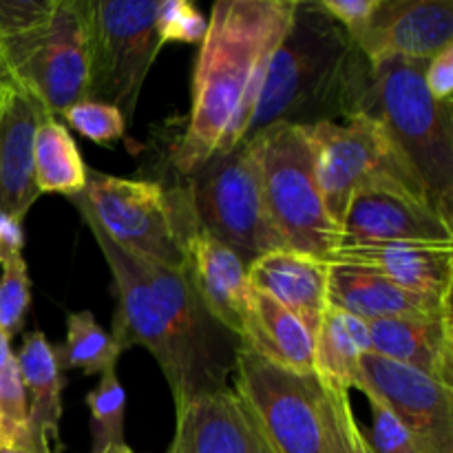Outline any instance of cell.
<instances>
[{"label": "cell", "instance_id": "cell-6", "mask_svg": "<svg viewBox=\"0 0 453 453\" xmlns=\"http://www.w3.org/2000/svg\"><path fill=\"white\" fill-rule=\"evenodd\" d=\"M259 168L261 193L270 224L283 248L327 261L341 242L314 171V150L308 128L277 124L248 142Z\"/></svg>", "mask_w": 453, "mask_h": 453}, {"label": "cell", "instance_id": "cell-12", "mask_svg": "<svg viewBox=\"0 0 453 453\" xmlns=\"http://www.w3.org/2000/svg\"><path fill=\"white\" fill-rule=\"evenodd\" d=\"M358 389H370L392 407L418 453H453V388L367 354Z\"/></svg>", "mask_w": 453, "mask_h": 453}, {"label": "cell", "instance_id": "cell-13", "mask_svg": "<svg viewBox=\"0 0 453 453\" xmlns=\"http://www.w3.org/2000/svg\"><path fill=\"white\" fill-rule=\"evenodd\" d=\"M394 242L453 243V224L423 195L403 186L358 188L345 208L339 246Z\"/></svg>", "mask_w": 453, "mask_h": 453}, {"label": "cell", "instance_id": "cell-17", "mask_svg": "<svg viewBox=\"0 0 453 453\" xmlns=\"http://www.w3.org/2000/svg\"><path fill=\"white\" fill-rule=\"evenodd\" d=\"M186 274L208 314L242 341L252 292L242 257L199 228L186 246Z\"/></svg>", "mask_w": 453, "mask_h": 453}, {"label": "cell", "instance_id": "cell-14", "mask_svg": "<svg viewBox=\"0 0 453 453\" xmlns=\"http://www.w3.org/2000/svg\"><path fill=\"white\" fill-rule=\"evenodd\" d=\"M354 42L370 65L388 58L429 62L453 44V0H379Z\"/></svg>", "mask_w": 453, "mask_h": 453}, {"label": "cell", "instance_id": "cell-22", "mask_svg": "<svg viewBox=\"0 0 453 453\" xmlns=\"http://www.w3.org/2000/svg\"><path fill=\"white\" fill-rule=\"evenodd\" d=\"M242 345L283 370L314 374V336L290 310L259 290L250 292Z\"/></svg>", "mask_w": 453, "mask_h": 453}, {"label": "cell", "instance_id": "cell-38", "mask_svg": "<svg viewBox=\"0 0 453 453\" xmlns=\"http://www.w3.org/2000/svg\"><path fill=\"white\" fill-rule=\"evenodd\" d=\"M12 84H16V82H13V75H12V71H9L7 60H4L3 47H0V88L12 87Z\"/></svg>", "mask_w": 453, "mask_h": 453}, {"label": "cell", "instance_id": "cell-25", "mask_svg": "<svg viewBox=\"0 0 453 453\" xmlns=\"http://www.w3.org/2000/svg\"><path fill=\"white\" fill-rule=\"evenodd\" d=\"M34 166L40 195L58 193L73 197L87 186L88 166L84 164L69 128L53 115H47L35 131Z\"/></svg>", "mask_w": 453, "mask_h": 453}, {"label": "cell", "instance_id": "cell-5", "mask_svg": "<svg viewBox=\"0 0 453 453\" xmlns=\"http://www.w3.org/2000/svg\"><path fill=\"white\" fill-rule=\"evenodd\" d=\"M78 202L102 233L122 250L168 270H186V246L197 233L186 186L166 188L155 180L87 171Z\"/></svg>", "mask_w": 453, "mask_h": 453}, {"label": "cell", "instance_id": "cell-40", "mask_svg": "<svg viewBox=\"0 0 453 453\" xmlns=\"http://www.w3.org/2000/svg\"><path fill=\"white\" fill-rule=\"evenodd\" d=\"M0 453H49V451H35V449H7V447H0Z\"/></svg>", "mask_w": 453, "mask_h": 453}, {"label": "cell", "instance_id": "cell-33", "mask_svg": "<svg viewBox=\"0 0 453 453\" xmlns=\"http://www.w3.org/2000/svg\"><path fill=\"white\" fill-rule=\"evenodd\" d=\"M157 35L162 47L166 42H202L206 35L208 20L193 3L186 0H159Z\"/></svg>", "mask_w": 453, "mask_h": 453}, {"label": "cell", "instance_id": "cell-20", "mask_svg": "<svg viewBox=\"0 0 453 453\" xmlns=\"http://www.w3.org/2000/svg\"><path fill=\"white\" fill-rule=\"evenodd\" d=\"M330 264L292 250H273L248 265L252 290L273 296L290 310L317 339L327 305Z\"/></svg>", "mask_w": 453, "mask_h": 453}, {"label": "cell", "instance_id": "cell-4", "mask_svg": "<svg viewBox=\"0 0 453 453\" xmlns=\"http://www.w3.org/2000/svg\"><path fill=\"white\" fill-rule=\"evenodd\" d=\"M425 65L405 58L374 62L365 115L383 127L434 208L453 224V113L451 104L429 96Z\"/></svg>", "mask_w": 453, "mask_h": 453}, {"label": "cell", "instance_id": "cell-10", "mask_svg": "<svg viewBox=\"0 0 453 453\" xmlns=\"http://www.w3.org/2000/svg\"><path fill=\"white\" fill-rule=\"evenodd\" d=\"M159 0H93L88 100L135 118L142 87L157 58Z\"/></svg>", "mask_w": 453, "mask_h": 453}, {"label": "cell", "instance_id": "cell-28", "mask_svg": "<svg viewBox=\"0 0 453 453\" xmlns=\"http://www.w3.org/2000/svg\"><path fill=\"white\" fill-rule=\"evenodd\" d=\"M58 0H0V47L9 71L47 31Z\"/></svg>", "mask_w": 453, "mask_h": 453}, {"label": "cell", "instance_id": "cell-19", "mask_svg": "<svg viewBox=\"0 0 453 453\" xmlns=\"http://www.w3.org/2000/svg\"><path fill=\"white\" fill-rule=\"evenodd\" d=\"M175 414L166 453H268L230 389L190 398Z\"/></svg>", "mask_w": 453, "mask_h": 453}, {"label": "cell", "instance_id": "cell-36", "mask_svg": "<svg viewBox=\"0 0 453 453\" xmlns=\"http://www.w3.org/2000/svg\"><path fill=\"white\" fill-rule=\"evenodd\" d=\"M425 84L429 96L441 104H451L453 97V44L442 49L425 65Z\"/></svg>", "mask_w": 453, "mask_h": 453}, {"label": "cell", "instance_id": "cell-11", "mask_svg": "<svg viewBox=\"0 0 453 453\" xmlns=\"http://www.w3.org/2000/svg\"><path fill=\"white\" fill-rule=\"evenodd\" d=\"M91 9L93 0H58L47 31L12 69L13 82L53 118L88 100Z\"/></svg>", "mask_w": 453, "mask_h": 453}, {"label": "cell", "instance_id": "cell-1", "mask_svg": "<svg viewBox=\"0 0 453 453\" xmlns=\"http://www.w3.org/2000/svg\"><path fill=\"white\" fill-rule=\"evenodd\" d=\"M71 203L113 274L118 308L111 336L118 348L142 345L153 354L175 407L228 389L242 341L208 314L186 270H168L122 250L78 202Z\"/></svg>", "mask_w": 453, "mask_h": 453}, {"label": "cell", "instance_id": "cell-39", "mask_svg": "<svg viewBox=\"0 0 453 453\" xmlns=\"http://www.w3.org/2000/svg\"><path fill=\"white\" fill-rule=\"evenodd\" d=\"M102 453H135L131 449V447L127 445V442H124V445H113V447H109V449H104Z\"/></svg>", "mask_w": 453, "mask_h": 453}, {"label": "cell", "instance_id": "cell-35", "mask_svg": "<svg viewBox=\"0 0 453 453\" xmlns=\"http://www.w3.org/2000/svg\"><path fill=\"white\" fill-rule=\"evenodd\" d=\"M319 4L332 20L348 31L349 38L357 40L374 16L379 0H319Z\"/></svg>", "mask_w": 453, "mask_h": 453}, {"label": "cell", "instance_id": "cell-18", "mask_svg": "<svg viewBox=\"0 0 453 453\" xmlns=\"http://www.w3.org/2000/svg\"><path fill=\"white\" fill-rule=\"evenodd\" d=\"M327 305L372 323L380 319H434L451 314V299L416 295L374 270L330 264Z\"/></svg>", "mask_w": 453, "mask_h": 453}, {"label": "cell", "instance_id": "cell-37", "mask_svg": "<svg viewBox=\"0 0 453 453\" xmlns=\"http://www.w3.org/2000/svg\"><path fill=\"white\" fill-rule=\"evenodd\" d=\"M22 243H25L22 224L0 215V261L13 252H22Z\"/></svg>", "mask_w": 453, "mask_h": 453}, {"label": "cell", "instance_id": "cell-21", "mask_svg": "<svg viewBox=\"0 0 453 453\" xmlns=\"http://www.w3.org/2000/svg\"><path fill=\"white\" fill-rule=\"evenodd\" d=\"M370 354L411 367L453 388V314L434 319H380L367 323Z\"/></svg>", "mask_w": 453, "mask_h": 453}, {"label": "cell", "instance_id": "cell-23", "mask_svg": "<svg viewBox=\"0 0 453 453\" xmlns=\"http://www.w3.org/2000/svg\"><path fill=\"white\" fill-rule=\"evenodd\" d=\"M22 388L29 410V432L34 445L42 451H51V445L60 453V418H62V370L56 348L42 332L34 330L22 339L20 352L16 354Z\"/></svg>", "mask_w": 453, "mask_h": 453}, {"label": "cell", "instance_id": "cell-32", "mask_svg": "<svg viewBox=\"0 0 453 453\" xmlns=\"http://www.w3.org/2000/svg\"><path fill=\"white\" fill-rule=\"evenodd\" d=\"M65 122L71 128L80 133L82 137H87L93 144H111L115 140H122L124 131H127V119L119 113L115 106L104 104V102L96 100H82L78 104H73L71 109H66L62 113ZM66 127V128H69Z\"/></svg>", "mask_w": 453, "mask_h": 453}, {"label": "cell", "instance_id": "cell-9", "mask_svg": "<svg viewBox=\"0 0 453 453\" xmlns=\"http://www.w3.org/2000/svg\"><path fill=\"white\" fill-rule=\"evenodd\" d=\"M308 133L319 190L339 228L349 199L363 186L396 184L423 195L429 202L418 177L407 166L383 127L370 115L314 124L308 127Z\"/></svg>", "mask_w": 453, "mask_h": 453}, {"label": "cell", "instance_id": "cell-34", "mask_svg": "<svg viewBox=\"0 0 453 453\" xmlns=\"http://www.w3.org/2000/svg\"><path fill=\"white\" fill-rule=\"evenodd\" d=\"M361 392L365 394L372 407V434L367 441L374 453H418L414 441L392 411V407L383 398L372 394L370 389H361Z\"/></svg>", "mask_w": 453, "mask_h": 453}, {"label": "cell", "instance_id": "cell-29", "mask_svg": "<svg viewBox=\"0 0 453 453\" xmlns=\"http://www.w3.org/2000/svg\"><path fill=\"white\" fill-rule=\"evenodd\" d=\"M319 414H321L323 453H374L354 416L348 389L321 380Z\"/></svg>", "mask_w": 453, "mask_h": 453}, {"label": "cell", "instance_id": "cell-2", "mask_svg": "<svg viewBox=\"0 0 453 453\" xmlns=\"http://www.w3.org/2000/svg\"><path fill=\"white\" fill-rule=\"evenodd\" d=\"M296 0H217L193 71L188 124L175 150L181 177L211 155L242 144L270 58L295 16Z\"/></svg>", "mask_w": 453, "mask_h": 453}, {"label": "cell", "instance_id": "cell-3", "mask_svg": "<svg viewBox=\"0 0 453 453\" xmlns=\"http://www.w3.org/2000/svg\"><path fill=\"white\" fill-rule=\"evenodd\" d=\"M370 100L372 65L358 44L319 0H296L242 144L277 124L308 128L365 115Z\"/></svg>", "mask_w": 453, "mask_h": 453}, {"label": "cell", "instance_id": "cell-16", "mask_svg": "<svg viewBox=\"0 0 453 453\" xmlns=\"http://www.w3.org/2000/svg\"><path fill=\"white\" fill-rule=\"evenodd\" d=\"M330 264L374 270L416 295L451 299L453 243H354L336 248Z\"/></svg>", "mask_w": 453, "mask_h": 453}, {"label": "cell", "instance_id": "cell-27", "mask_svg": "<svg viewBox=\"0 0 453 453\" xmlns=\"http://www.w3.org/2000/svg\"><path fill=\"white\" fill-rule=\"evenodd\" d=\"M0 447L35 449L29 432V410L12 343L0 334ZM51 453V451H49Z\"/></svg>", "mask_w": 453, "mask_h": 453}, {"label": "cell", "instance_id": "cell-31", "mask_svg": "<svg viewBox=\"0 0 453 453\" xmlns=\"http://www.w3.org/2000/svg\"><path fill=\"white\" fill-rule=\"evenodd\" d=\"M0 265V334L12 343L25 326V314L31 305V279L22 252L7 255Z\"/></svg>", "mask_w": 453, "mask_h": 453}, {"label": "cell", "instance_id": "cell-7", "mask_svg": "<svg viewBox=\"0 0 453 453\" xmlns=\"http://www.w3.org/2000/svg\"><path fill=\"white\" fill-rule=\"evenodd\" d=\"M184 186L199 228L233 248L246 265L273 250H286L270 224L250 144L211 155L184 177Z\"/></svg>", "mask_w": 453, "mask_h": 453}, {"label": "cell", "instance_id": "cell-24", "mask_svg": "<svg viewBox=\"0 0 453 453\" xmlns=\"http://www.w3.org/2000/svg\"><path fill=\"white\" fill-rule=\"evenodd\" d=\"M370 354V327L354 314L327 308L314 339V374L343 389H358L361 363Z\"/></svg>", "mask_w": 453, "mask_h": 453}, {"label": "cell", "instance_id": "cell-15", "mask_svg": "<svg viewBox=\"0 0 453 453\" xmlns=\"http://www.w3.org/2000/svg\"><path fill=\"white\" fill-rule=\"evenodd\" d=\"M44 118L47 111L25 88H0V215L18 224L40 197L34 144Z\"/></svg>", "mask_w": 453, "mask_h": 453}, {"label": "cell", "instance_id": "cell-26", "mask_svg": "<svg viewBox=\"0 0 453 453\" xmlns=\"http://www.w3.org/2000/svg\"><path fill=\"white\" fill-rule=\"evenodd\" d=\"M60 370H82L87 376L115 372L122 349L88 310L66 317V339L56 349Z\"/></svg>", "mask_w": 453, "mask_h": 453}, {"label": "cell", "instance_id": "cell-8", "mask_svg": "<svg viewBox=\"0 0 453 453\" xmlns=\"http://www.w3.org/2000/svg\"><path fill=\"white\" fill-rule=\"evenodd\" d=\"M234 396L268 453H323L321 379L273 365L239 345Z\"/></svg>", "mask_w": 453, "mask_h": 453}, {"label": "cell", "instance_id": "cell-30", "mask_svg": "<svg viewBox=\"0 0 453 453\" xmlns=\"http://www.w3.org/2000/svg\"><path fill=\"white\" fill-rule=\"evenodd\" d=\"M91 411V453H102L113 445H124V416H127V392L118 374L109 372L97 388L87 394Z\"/></svg>", "mask_w": 453, "mask_h": 453}]
</instances>
